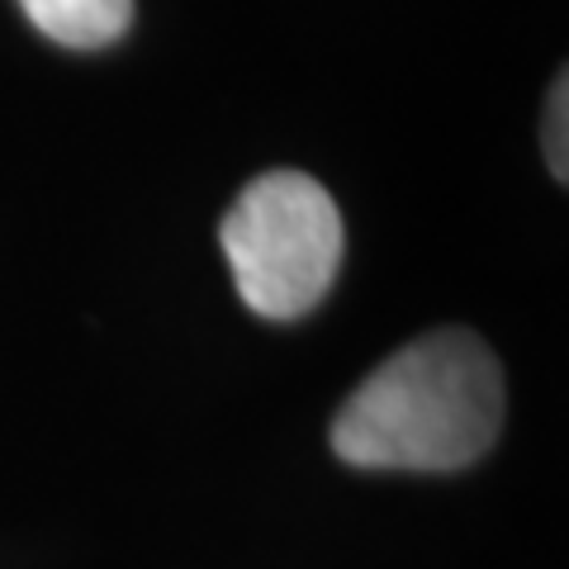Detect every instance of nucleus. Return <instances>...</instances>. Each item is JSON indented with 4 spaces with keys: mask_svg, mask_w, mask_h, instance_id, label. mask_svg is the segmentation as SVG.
I'll return each mask as SVG.
<instances>
[{
    "mask_svg": "<svg viewBox=\"0 0 569 569\" xmlns=\"http://www.w3.org/2000/svg\"><path fill=\"white\" fill-rule=\"evenodd\" d=\"M33 29L62 48H104L133 24V0H20Z\"/></svg>",
    "mask_w": 569,
    "mask_h": 569,
    "instance_id": "3",
    "label": "nucleus"
},
{
    "mask_svg": "<svg viewBox=\"0 0 569 569\" xmlns=\"http://www.w3.org/2000/svg\"><path fill=\"white\" fill-rule=\"evenodd\" d=\"M242 305L261 318H305L332 290L342 266V213L305 171H266L247 186L219 228Z\"/></svg>",
    "mask_w": 569,
    "mask_h": 569,
    "instance_id": "2",
    "label": "nucleus"
},
{
    "mask_svg": "<svg viewBox=\"0 0 569 569\" xmlns=\"http://www.w3.org/2000/svg\"><path fill=\"white\" fill-rule=\"evenodd\" d=\"M565 119H569V86H565V77L556 81V91H550V114H546V162H550V171L560 176H569V138H565Z\"/></svg>",
    "mask_w": 569,
    "mask_h": 569,
    "instance_id": "4",
    "label": "nucleus"
},
{
    "mask_svg": "<svg viewBox=\"0 0 569 569\" xmlns=\"http://www.w3.org/2000/svg\"><path fill=\"white\" fill-rule=\"evenodd\" d=\"M503 408V370L475 332H427L351 389L332 451L361 470H460L498 441Z\"/></svg>",
    "mask_w": 569,
    "mask_h": 569,
    "instance_id": "1",
    "label": "nucleus"
}]
</instances>
